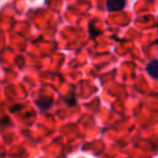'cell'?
Wrapping results in <instances>:
<instances>
[{"mask_svg":"<svg viewBox=\"0 0 158 158\" xmlns=\"http://www.w3.org/2000/svg\"><path fill=\"white\" fill-rule=\"evenodd\" d=\"M126 0H106V9L109 11H120L125 7Z\"/></svg>","mask_w":158,"mask_h":158,"instance_id":"obj_1","label":"cell"},{"mask_svg":"<svg viewBox=\"0 0 158 158\" xmlns=\"http://www.w3.org/2000/svg\"><path fill=\"white\" fill-rule=\"evenodd\" d=\"M146 70H147V73L152 77V78H154V79H158V60H151L148 64H147V67H146Z\"/></svg>","mask_w":158,"mask_h":158,"instance_id":"obj_2","label":"cell"}]
</instances>
